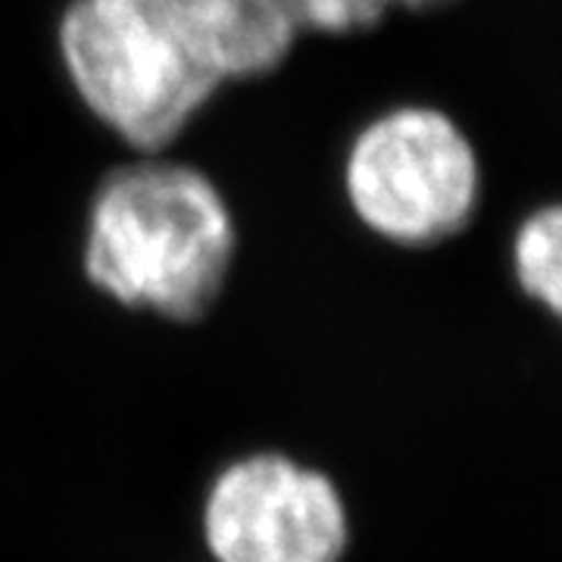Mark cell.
Returning a JSON list of instances; mask_svg holds the SVG:
<instances>
[{"instance_id":"cell-1","label":"cell","mask_w":562,"mask_h":562,"mask_svg":"<svg viewBox=\"0 0 562 562\" xmlns=\"http://www.w3.org/2000/svg\"><path fill=\"white\" fill-rule=\"evenodd\" d=\"M235 244L232 206L201 166L132 157L91 198L85 276L125 306L198 319L222 294Z\"/></svg>"},{"instance_id":"cell-2","label":"cell","mask_w":562,"mask_h":562,"mask_svg":"<svg viewBox=\"0 0 562 562\" xmlns=\"http://www.w3.org/2000/svg\"><path fill=\"white\" fill-rule=\"evenodd\" d=\"M57 57L81 106L132 157L169 154L222 88L147 0H69Z\"/></svg>"},{"instance_id":"cell-3","label":"cell","mask_w":562,"mask_h":562,"mask_svg":"<svg viewBox=\"0 0 562 562\" xmlns=\"http://www.w3.org/2000/svg\"><path fill=\"white\" fill-rule=\"evenodd\" d=\"M341 179L353 216L372 235L419 250L462 235L484 191L475 140L428 103H401L362 122Z\"/></svg>"},{"instance_id":"cell-4","label":"cell","mask_w":562,"mask_h":562,"mask_svg":"<svg viewBox=\"0 0 562 562\" xmlns=\"http://www.w3.org/2000/svg\"><path fill=\"white\" fill-rule=\"evenodd\" d=\"M220 562H341L347 519L328 479L281 457L232 465L206 503Z\"/></svg>"},{"instance_id":"cell-5","label":"cell","mask_w":562,"mask_h":562,"mask_svg":"<svg viewBox=\"0 0 562 562\" xmlns=\"http://www.w3.org/2000/svg\"><path fill=\"white\" fill-rule=\"evenodd\" d=\"M172 38L220 85L254 81L281 69L297 29L279 0H147Z\"/></svg>"},{"instance_id":"cell-6","label":"cell","mask_w":562,"mask_h":562,"mask_svg":"<svg viewBox=\"0 0 562 562\" xmlns=\"http://www.w3.org/2000/svg\"><path fill=\"white\" fill-rule=\"evenodd\" d=\"M513 276L525 297L562 325V203L538 206L516 228Z\"/></svg>"},{"instance_id":"cell-7","label":"cell","mask_w":562,"mask_h":562,"mask_svg":"<svg viewBox=\"0 0 562 562\" xmlns=\"http://www.w3.org/2000/svg\"><path fill=\"white\" fill-rule=\"evenodd\" d=\"M297 35L350 38L372 32L391 13V0H279Z\"/></svg>"},{"instance_id":"cell-8","label":"cell","mask_w":562,"mask_h":562,"mask_svg":"<svg viewBox=\"0 0 562 562\" xmlns=\"http://www.w3.org/2000/svg\"><path fill=\"white\" fill-rule=\"evenodd\" d=\"M460 0H391V10H409V13H441L457 7Z\"/></svg>"}]
</instances>
